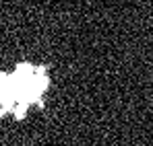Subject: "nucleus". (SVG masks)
<instances>
[{"label":"nucleus","mask_w":153,"mask_h":146,"mask_svg":"<svg viewBox=\"0 0 153 146\" xmlns=\"http://www.w3.org/2000/svg\"><path fill=\"white\" fill-rule=\"evenodd\" d=\"M50 78L46 68L19 64L13 72H0V117L13 113L23 117L25 111L33 105H42V95Z\"/></svg>","instance_id":"1"}]
</instances>
